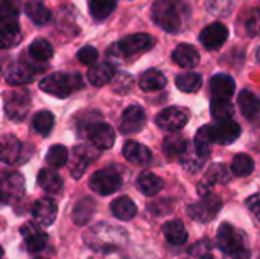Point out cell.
Instances as JSON below:
<instances>
[{"instance_id":"cell-1","label":"cell","mask_w":260,"mask_h":259,"mask_svg":"<svg viewBox=\"0 0 260 259\" xmlns=\"http://www.w3.org/2000/svg\"><path fill=\"white\" fill-rule=\"evenodd\" d=\"M84 241L91 250L98 253H110L122 249L128 241V235L126 231L117 226L102 223L91 227L84 237Z\"/></svg>"},{"instance_id":"cell-2","label":"cell","mask_w":260,"mask_h":259,"mask_svg":"<svg viewBox=\"0 0 260 259\" xmlns=\"http://www.w3.org/2000/svg\"><path fill=\"white\" fill-rule=\"evenodd\" d=\"M186 15V5L177 0H158L152 5V20L171 34H177L183 27Z\"/></svg>"},{"instance_id":"cell-3","label":"cell","mask_w":260,"mask_h":259,"mask_svg":"<svg viewBox=\"0 0 260 259\" xmlns=\"http://www.w3.org/2000/svg\"><path fill=\"white\" fill-rule=\"evenodd\" d=\"M216 243H218V247L232 259L250 258L247 237L244 235V232L233 227L230 223H222L219 226Z\"/></svg>"},{"instance_id":"cell-4","label":"cell","mask_w":260,"mask_h":259,"mask_svg":"<svg viewBox=\"0 0 260 259\" xmlns=\"http://www.w3.org/2000/svg\"><path fill=\"white\" fill-rule=\"evenodd\" d=\"M84 85L79 73H52L40 81V89L56 98H67L72 92Z\"/></svg>"},{"instance_id":"cell-5","label":"cell","mask_w":260,"mask_h":259,"mask_svg":"<svg viewBox=\"0 0 260 259\" xmlns=\"http://www.w3.org/2000/svg\"><path fill=\"white\" fill-rule=\"evenodd\" d=\"M221 208H222L221 198L213 194H207L200 202L190 205L187 209V214L192 220H195L198 223H209V221L215 220V217L218 215Z\"/></svg>"},{"instance_id":"cell-6","label":"cell","mask_w":260,"mask_h":259,"mask_svg":"<svg viewBox=\"0 0 260 259\" xmlns=\"http://www.w3.org/2000/svg\"><path fill=\"white\" fill-rule=\"evenodd\" d=\"M122 185V177L111 168H104L94 172L90 179V188L99 195H110L119 191Z\"/></svg>"},{"instance_id":"cell-7","label":"cell","mask_w":260,"mask_h":259,"mask_svg":"<svg viewBox=\"0 0 260 259\" xmlns=\"http://www.w3.org/2000/svg\"><path fill=\"white\" fill-rule=\"evenodd\" d=\"M189 121V113L186 108L181 107H168L163 111L158 113V116L155 118L157 125L163 130V131H169V133H175L180 131Z\"/></svg>"},{"instance_id":"cell-8","label":"cell","mask_w":260,"mask_h":259,"mask_svg":"<svg viewBox=\"0 0 260 259\" xmlns=\"http://www.w3.org/2000/svg\"><path fill=\"white\" fill-rule=\"evenodd\" d=\"M154 44V40L148 34H134L122 38L117 43V47L122 53V58H133L146 50H149Z\"/></svg>"},{"instance_id":"cell-9","label":"cell","mask_w":260,"mask_h":259,"mask_svg":"<svg viewBox=\"0 0 260 259\" xmlns=\"http://www.w3.org/2000/svg\"><path fill=\"white\" fill-rule=\"evenodd\" d=\"M146 124V113L140 105H129L125 108L120 118V133L122 134H136L143 130Z\"/></svg>"},{"instance_id":"cell-10","label":"cell","mask_w":260,"mask_h":259,"mask_svg":"<svg viewBox=\"0 0 260 259\" xmlns=\"http://www.w3.org/2000/svg\"><path fill=\"white\" fill-rule=\"evenodd\" d=\"M24 194V179L18 172H5L2 177V200L3 205L20 200Z\"/></svg>"},{"instance_id":"cell-11","label":"cell","mask_w":260,"mask_h":259,"mask_svg":"<svg viewBox=\"0 0 260 259\" xmlns=\"http://www.w3.org/2000/svg\"><path fill=\"white\" fill-rule=\"evenodd\" d=\"M30 108V98L27 92H14L8 96L5 102V111L12 121H23Z\"/></svg>"},{"instance_id":"cell-12","label":"cell","mask_w":260,"mask_h":259,"mask_svg":"<svg viewBox=\"0 0 260 259\" xmlns=\"http://www.w3.org/2000/svg\"><path fill=\"white\" fill-rule=\"evenodd\" d=\"M229 38V29L225 24L215 21L209 26H206L203 29V32L200 34V41L201 44L209 49V50H216L219 49Z\"/></svg>"},{"instance_id":"cell-13","label":"cell","mask_w":260,"mask_h":259,"mask_svg":"<svg viewBox=\"0 0 260 259\" xmlns=\"http://www.w3.org/2000/svg\"><path fill=\"white\" fill-rule=\"evenodd\" d=\"M56 215H58V205L55 200L49 197L40 198L32 208V217L38 226H44V227L52 226L53 221L56 220Z\"/></svg>"},{"instance_id":"cell-14","label":"cell","mask_w":260,"mask_h":259,"mask_svg":"<svg viewBox=\"0 0 260 259\" xmlns=\"http://www.w3.org/2000/svg\"><path fill=\"white\" fill-rule=\"evenodd\" d=\"M85 134L90 137L91 143L98 150H110L114 145V139H116L114 130L108 124H105V122L93 124Z\"/></svg>"},{"instance_id":"cell-15","label":"cell","mask_w":260,"mask_h":259,"mask_svg":"<svg viewBox=\"0 0 260 259\" xmlns=\"http://www.w3.org/2000/svg\"><path fill=\"white\" fill-rule=\"evenodd\" d=\"M230 180V172L224 165H213L206 176L201 179L200 186H198V192L204 197L207 195V192L215 186V185H222L227 183Z\"/></svg>"},{"instance_id":"cell-16","label":"cell","mask_w":260,"mask_h":259,"mask_svg":"<svg viewBox=\"0 0 260 259\" xmlns=\"http://www.w3.org/2000/svg\"><path fill=\"white\" fill-rule=\"evenodd\" d=\"M213 136H215V142L216 143L229 145V143H233L241 136V127L233 119L219 121L213 127Z\"/></svg>"},{"instance_id":"cell-17","label":"cell","mask_w":260,"mask_h":259,"mask_svg":"<svg viewBox=\"0 0 260 259\" xmlns=\"http://www.w3.org/2000/svg\"><path fill=\"white\" fill-rule=\"evenodd\" d=\"M20 231H21V235L24 238L27 252L38 253V252H41L46 247V244H47V235L40 227H37L35 224H32V223L24 224Z\"/></svg>"},{"instance_id":"cell-18","label":"cell","mask_w":260,"mask_h":259,"mask_svg":"<svg viewBox=\"0 0 260 259\" xmlns=\"http://www.w3.org/2000/svg\"><path fill=\"white\" fill-rule=\"evenodd\" d=\"M236 84L230 75L219 73L210 79V90L213 99H230L235 93Z\"/></svg>"},{"instance_id":"cell-19","label":"cell","mask_w":260,"mask_h":259,"mask_svg":"<svg viewBox=\"0 0 260 259\" xmlns=\"http://www.w3.org/2000/svg\"><path fill=\"white\" fill-rule=\"evenodd\" d=\"M0 32L3 49L17 46L21 40V32L17 18H0Z\"/></svg>"},{"instance_id":"cell-20","label":"cell","mask_w":260,"mask_h":259,"mask_svg":"<svg viewBox=\"0 0 260 259\" xmlns=\"http://www.w3.org/2000/svg\"><path fill=\"white\" fill-rule=\"evenodd\" d=\"M114 75H116L114 66L107 61V63H98V64H94L88 70L87 78H88V81H90L91 85L102 87V85L111 82L114 79Z\"/></svg>"},{"instance_id":"cell-21","label":"cell","mask_w":260,"mask_h":259,"mask_svg":"<svg viewBox=\"0 0 260 259\" xmlns=\"http://www.w3.org/2000/svg\"><path fill=\"white\" fill-rule=\"evenodd\" d=\"M123 156L128 162L134 165H146L151 162V157H152L149 148H146L143 143L136 142V140H128L123 145Z\"/></svg>"},{"instance_id":"cell-22","label":"cell","mask_w":260,"mask_h":259,"mask_svg":"<svg viewBox=\"0 0 260 259\" xmlns=\"http://www.w3.org/2000/svg\"><path fill=\"white\" fill-rule=\"evenodd\" d=\"M172 60L184 69H192L200 63V53L192 44H178L172 52Z\"/></svg>"},{"instance_id":"cell-23","label":"cell","mask_w":260,"mask_h":259,"mask_svg":"<svg viewBox=\"0 0 260 259\" xmlns=\"http://www.w3.org/2000/svg\"><path fill=\"white\" fill-rule=\"evenodd\" d=\"M161 232L166 238L168 243L174 244V246H183L187 241V231L183 224V221L180 220H172L163 224Z\"/></svg>"},{"instance_id":"cell-24","label":"cell","mask_w":260,"mask_h":259,"mask_svg":"<svg viewBox=\"0 0 260 259\" xmlns=\"http://www.w3.org/2000/svg\"><path fill=\"white\" fill-rule=\"evenodd\" d=\"M113 215L117 218V220H122V221H129L136 217L137 214V206L136 203L129 198V197H119L116 200L111 202V206H110Z\"/></svg>"},{"instance_id":"cell-25","label":"cell","mask_w":260,"mask_h":259,"mask_svg":"<svg viewBox=\"0 0 260 259\" xmlns=\"http://www.w3.org/2000/svg\"><path fill=\"white\" fill-rule=\"evenodd\" d=\"M24 12L38 26H43V24L49 23V20L52 17L49 8L44 5L43 0H27L24 3Z\"/></svg>"},{"instance_id":"cell-26","label":"cell","mask_w":260,"mask_h":259,"mask_svg":"<svg viewBox=\"0 0 260 259\" xmlns=\"http://www.w3.org/2000/svg\"><path fill=\"white\" fill-rule=\"evenodd\" d=\"M238 105L241 108V113L247 119H253L259 114L260 111V99L256 93L251 90H242L238 98Z\"/></svg>"},{"instance_id":"cell-27","label":"cell","mask_w":260,"mask_h":259,"mask_svg":"<svg viewBox=\"0 0 260 259\" xmlns=\"http://www.w3.org/2000/svg\"><path fill=\"white\" fill-rule=\"evenodd\" d=\"M166 82H168L166 76L157 69H149V70L143 72L140 75V79H139V85L143 92L161 90L166 85Z\"/></svg>"},{"instance_id":"cell-28","label":"cell","mask_w":260,"mask_h":259,"mask_svg":"<svg viewBox=\"0 0 260 259\" xmlns=\"http://www.w3.org/2000/svg\"><path fill=\"white\" fill-rule=\"evenodd\" d=\"M38 185L40 188L47 192V194H58L61 189H62V179L59 177L58 172H55L53 169H47V168H43L40 172H38Z\"/></svg>"},{"instance_id":"cell-29","label":"cell","mask_w":260,"mask_h":259,"mask_svg":"<svg viewBox=\"0 0 260 259\" xmlns=\"http://www.w3.org/2000/svg\"><path fill=\"white\" fill-rule=\"evenodd\" d=\"M137 188L146 197H154L163 189V180L158 176H155L149 171H145L137 179Z\"/></svg>"},{"instance_id":"cell-30","label":"cell","mask_w":260,"mask_h":259,"mask_svg":"<svg viewBox=\"0 0 260 259\" xmlns=\"http://www.w3.org/2000/svg\"><path fill=\"white\" fill-rule=\"evenodd\" d=\"M215 142V136H213V127L212 125H204L198 130L195 140H193V148L197 150V153L207 159L210 156V145Z\"/></svg>"},{"instance_id":"cell-31","label":"cell","mask_w":260,"mask_h":259,"mask_svg":"<svg viewBox=\"0 0 260 259\" xmlns=\"http://www.w3.org/2000/svg\"><path fill=\"white\" fill-rule=\"evenodd\" d=\"M21 154V143L17 137L5 134L2 137V160L8 165H12L18 160Z\"/></svg>"},{"instance_id":"cell-32","label":"cell","mask_w":260,"mask_h":259,"mask_svg":"<svg viewBox=\"0 0 260 259\" xmlns=\"http://www.w3.org/2000/svg\"><path fill=\"white\" fill-rule=\"evenodd\" d=\"M94 211H96V203L91 200V198H82L76 203L75 209H73V221L75 224L78 226H84L85 223H88L93 215H94Z\"/></svg>"},{"instance_id":"cell-33","label":"cell","mask_w":260,"mask_h":259,"mask_svg":"<svg viewBox=\"0 0 260 259\" xmlns=\"http://www.w3.org/2000/svg\"><path fill=\"white\" fill-rule=\"evenodd\" d=\"M32 78H34V70L27 64H14L6 72V81L14 85L29 82L32 81Z\"/></svg>"},{"instance_id":"cell-34","label":"cell","mask_w":260,"mask_h":259,"mask_svg":"<svg viewBox=\"0 0 260 259\" xmlns=\"http://www.w3.org/2000/svg\"><path fill=\"white\" fill-rule=\"evenodd\" d=\"M163 151L168 157H183L187 151V140L180 134L168 136L163 142Z\"/></svg>"},{"instance_id":"cell-35","label":"cell","mask_w":260,"mask_h":259,"mask_svg":"<svg viewBox=\"0 0 260 259\" xmlns=\"http://www.w3.org/2000/svg\"><path fill=\"white\" fill-rule=\"evenodd\" d=\"M175 84L184 93H195V92H198L201 89L203 78L197 72H186V73H181V75L177 76Z\"/></svg>"},{"instance_id":"cell-36","label":"cell","mask_w":260,"mask_h":259,"mask_svg":"<svg viewBox=\"0 0 260 259\" xmlns=\"http://www.w3.org/2000/svg\"><path fill=\"white\" fill-rule=\"evenodd\" d=\"M117 0H88L90 14L94 20L107 18L116 8Z\"/></svg>"},{"instance_id":"cell-37","label":"cell","mask_w":260,"mask_h":259,"mask_svg":"<svg viewBox=\"0 0 260 259\" xmlns=\"http://www.w3.org/2000/svg\"><path fill=\"white\" fill-rule=\"evenodd\" d=\"M29 53L37 61H49L53 55V47L47 40L38 38L32 41V44L29 46Z\"/></svg>"},{"instance_id":"cell-38","label":"cell","mask_w":260,"mask_h":259,"mask_svg":"<svg viewBox=\"0 0 260 259\" xmlns=\"http://www.w3.org/2000/svg\"><path fill=\"white\" fill-rule=\"evenodd\" d=\"M254 171V162L248 154H236L232 162V172L236 177H247Z\"/></svg>"},{"instance_id":"cell-39","label":"cell","mask_w":260,"mask_h":259,"mask_svg":"<svg viewBox=\"0 0 260 259\" xmlns=\"http://www.w3.org/2000/svg\"><path fill=\"white\" fill-rule=\"evenodd\" d=\"M210 111L215 119L225 121V119H232V116L235 113V107L230 102V99H212Z\"/></svg>"},{"instance_id":"cell-40","label":"cell","mask_w":260,"mask_h":259,"mask_svg":"<svg viewBox=\"0 0 260 259\" xmlns=\"http://www.w3.org/2000/svg\"><path fill=\"white\" fill-rule=\"evenodd\" d=\"M93 156L88 154V150H85L84 147H76L75 150V162L72 165V176L75 179H79L82 176V172L85 171V168L88 166V163L91 162Z\"/></svg>"},{"instance_id":"cell-41","label":"cell","mask_w":260,"mask_h":259,"mask_svg":"<svg viewBox=\"0 0 260 259\" xmlns=\"http://www.w3.org/2000/svg\"><path fill=\"white\" fill-rule=\"evenodd\" d=\"M53 114L47 110H43V111H38L35 116H34V130L41 134V136H49V133L52 131L53 128Z\"/></svg>"},{"instance_id":"cell-42","label":"cell","mask_w":260,"mask_h":259,"mask_svg":"<svg viewBox=\"0 0 260 259\" xmlns=\"http://www.w3.org/2000/svg\"><path fill=\"white\" fill-rule=\"evenodd\" d=\"M46 160L50 166L53 168H61L67 163L69 160V151L66 147L62 145H53L49 148L47 154H46Z\"/></svg>"},{"instance_id":"cell-43","label":"cell","mask_w":260,"mask_h":259,"mask_svg":"<svg viewBox=\"0 0 260 259\" xmlns=\"http://www.w3.org/2000/svg\"><path fill=\"white\" fill-rule=\"evenodd\" d=\"M204 162H206V159L201 157V156L197 153L195 148H193V150H187L186 154L181 157V165H183L187 171H190V172L200 171V169L204 166Z\"/></svg>"},{"instance_id":"cell-44","label":"cell","mask_w":260,"mask_h":259,"mask_svg":"<svg viewBox=\"0 0 260 259\" xmlns=\"http://www.w3.org/2000/svg\"><path fill=\"white\" fill-rule=\"evenodd\" d=\"M236 0H207V9L215 17H222L230 12Z\"/></svg>"},{"instance_id":"cell-45","label":"cell","mask_w":260,"mask_h":259,"mask_svg":"<svg viewBox=\"0 0 260 259\" xmlns=\"http://www.w3.org/2000/svg\"><path fill=\"white\" fill-rule=\"evenodd\" d=\"M245 31L250 37H260V9L254 8L245 15Z\"/></svg>"},{"instance_id":"cell-46","label":"cell","mask_w":260,"mask_h":259,"mask_svg":"<svg viewBox=\"0 0 260 259\" xmlns=\"http://www.w3.org/2000/svg\"><path fill=\"white\" fill-rule=\"evenodd\" d=\"M21 9L20 0H2L0 18H17Z\"/></svg>"},{"instance_id":"cell-47","label":"cell","mask_w":260,"mask_h":259,"mask_svg":"<svg viewBox=\"0 0 260 259\" xmlns=\"http://www.w3.org/2000/svg\"><path fill=\"white\" fill-rule=\"evenodd\" d=\"M76 56H78V60H79L81 64L91 66V64H94L98 61L99 53H98V50L93 46H85V47H82V49L78 50V55Z\"/></svg>"},{"instance_id":"cell-48","label":"cell","mask_w":260,"mask_h":259,"mask_svg":"<svg viewBox=\"0 0 260 259\" xmlns=\"http://www.w3.org/2000/svg\"><path fill=\"white\" fill-rule=\"evenodd\" d=\"M247 208L250 209V212L260 221V194H254V195L248 197Z\"/></svg>"},{"instance_id":"cell-49","label":"cell","mask_w":260,"mask_h":259,"mask_svg":"<svg viewBox=\"0 0 260 259\" xmlns=\"http://www.w3.org/2000/svg\"><path fill=\"white\" fill-rule=\"evenodd\" d=\"M256 56H257V61L260 63V47H259V50H257V53H256Z\"/></svg>"},{"instance_id":"cell-50","label":"cell","mask_w":260,"mask_h":259,"mask_svg":"<svg viewBox=\"0 0 260 259\" xmlns=\"http://www.w3.org/2000/svg\"><path fill=\"white\" fill-rule=\"evenodd\" d=\"M201 259H213V258H212L210 255H206V256H203V258H201Z\"/></svg>"},{"instance_id":"cell-51","label":"cell","mask_w":260,"mask_h":259,"mask_svg":"<svg viewBox=\"0 0 260 259\" xmlns=\"http://www.w3.org/2000/svg\"><path fill=\"white\" fill-rule=\"evenodd\" d=\"M37 259H43V258H37Z\"/></svg>"}]
</instances>
